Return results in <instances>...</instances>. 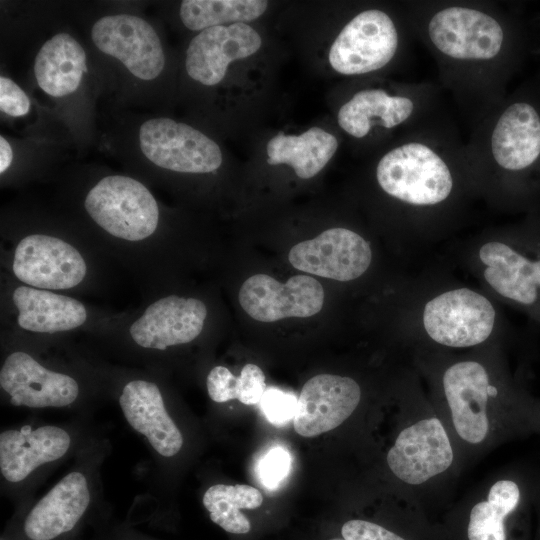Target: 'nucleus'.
<instances>
[{
    "instance_id": "f257e3e1",
    "label": "nucleus",
    "mask_w": 540,
    "mask_h": 540,
    "mask_svg": "<svg viewBox=\"0 0 540 540\" xmlns=\"http://www.w3.org/2000/svg\"><path fill=\"white\" fill-rule=\"evenodd\" d=\"M405 13L468 122L507 95L528 49V28L514 5L413 0Z\"/></svg>"
},
{
    "instance_id": "f03ea898",
    "label": "nucleus",
    "mask_w": 540,
    "mask_h": 540,
    "mask_svg": "<svg viewBox=\"0 0 540 540\" xmlns=\"http://www.w3.org/2000/svg\"><path fill=\"white\" fill-rule=\"evenodd\" d=\"M474 181L518 206L540 199V80L528 82L469 122Z\"/></svg>"
},
{
    "instance_id": "7ed1b4c3",
    "label": "nucleus",
    "mask_w": 540,
    "mask_h": 540,
    "mask_svg": "<svg viewBox=\"0 0 540 540\" xmlns=\"http://www.w3.org/2000/svg\"><path fill=\"white\" fill-rule=\"evenodd\" d=\"M102 431L91 416L68 422L31 421L0 432V486L19 508L33 499L38 486L62 463L75 458Z\"/></svg>"
},
{
    "instance_id": "20e7f679",
    "label": "nucleus",
    "mask_w": 540,
    "mask_h": 540,
    "mask_svg": "<svg viewBox=\"0 0 540 540\" xmlns=\"http://www.w3.org/2000/svg\"><path fill=\"white\" fill-rule=\"evenodd\" d=\"M110 450V442L101 432L76 455L61 479L21 507L18 539L62 540L76 531L102 502L101 471Z\"/></svg>"
},
{
    "instance_id": "39448f33",
    "label": "nucleus",
    "mask_w": 540,
    "mask_h": 540,
    "mask_svg": "<svg viewBox=\"0 0 540 540\" xmlns=\"http://www.w3.org/2000/svg\"><path fill=\"white\" fill-rule=\"evenodd\" d=\"M441 113L439 86L413 82L394 90L382 87L360 89L339 108L337 120L349 136L361 140L375 129L390 132L403 128L406 131Z\"/></svg>"
},
{
    "instance_id": "423d86ee",
    "label": "nucleus",
    "mask_w": 540,
    "mask_h": 540,
    "mask_svg": "<svg viewBox=\"0 0 540 540\" xmlns=\"http://www.w3.org/2000/svg\"><path fill=\"white\" fill-rule=\"evenodd\" d=\"M408 36L414 37L410 23L401 26L385 10L364 9L339 32L329 50V63L346 76L380 71L397 60L407 46Z\"/></svg>"
},
{
    "instance_id": "0eeeda50",
    "label": "nucleus",
    "mask_w": 540,
    "mask_h": 540,
    "mask_svg": "<svg viewBox=\"0 0 540 540\" xmlns=\"http://www.w3.org/2000/svg\"><path fill=\"white\" fill-rule=\"evenodd\" d=\"M117 403L127 425L145 443L152 459V485L181 455L185 436L157 382L134 378L126 381Z\"/></svg>"
},
{
    "instance_id": "6e6552de",
    "label": "nucleus",
    "mask_w": 540,
    "mask_h": 540,
    "mask_svg": "<svg viewBox=\"0 0 540 540\" xmlns=\"http://www.w3.org/2000/svg\"><path fill=\"white\" fill-rule=\"evenodd\" d=\"M517 247L489 241L479 249L484 278L503 298L540 320V218L532 217L520 232Z\"/></svg>"
},
{
    "instance_id": "1a4fd4ad",
    "label": "nucleus",
    "mask_w": 540,
    "mask_h": 540,
    "mask_svg": "<svg viewBox=\"0 0 540 540\" xmlns=\"http://www.w3.org/2000/svg\"><path fill=\"white\" fill-rule=\"evenodd\" d=\"M0 387L13 407L74 410L77 416L92 415L74 376L45 366L23 350L12 351L4 359Z\"/></svg>"
},
{
    "instance_id": "9d476101",
    "label": "nucleus",
    "mask_w": 540,
    "mask_h": 540,
    "mask_svg": "<svg viewBox=\"0 0 540 540\" xmlns=\"http://www.w3.org/2000/svg\"><path fill=\"white\" fill-rule=\"evenodd\" d=\"M84 207L92 220L110 235L140 241L151 236L159 221L154 196L140 181L123 175L99 180L87 193Z\"/></svg>"
},
{
    "instance_id": "9b49d317",
    "label": "nucleus",
    "mask_w": 540,
    "mask_h": 540,
    "mask_svg": "<svg viewBox=\"0 0 540 540\" xmlns=\"http://www.w3.org/2000/svg\"><path fill=\"white\" fill-rule=\"evenodd\" d=\"M139 145L156 166L181 173H210L222 164L215 141L201 131L173 119L158 117L139 128Z\"/></svg>"
},
{
    "instance_id": "f8f14e48",
    "label": "nucleus",
    "mask_w": 540,
    "mask_h": 540,
    "mask_svg": "<svg viewBox=\"0 0 540 540\" xmlns=\"http://www.w3.org/2000/svg\"><path fill=\"white\" fill-rule=\"evenodd\" d=\"M495 317V309L485 296L469 288H458L429 300L422 320L432 340L463 348L484 342L493 331Z\"/></svg>"
},
{
    "instance_id": "ddd939ff",
    "label": "nucleus",
    "mask_w": 540,
    "mask_h": 540,
    "mask_svg": "<svg viewBox=\"0 0 540 540\" xmlns=\"http://www.w3.org/2000/svg\"><path fill=\"white\" fill-rule=\"evenodd\" d=\"M91 39L102 53L119 60L136 78L153 80L164 69L160 38L143 18L130 14L101 17L91 28Z\"/></svg>"
},
{
    "instance_id": "4468645a",
    "label": "nucleus",
    "mask_w": 540,
    "mask_h": 540,
    "mask_svg": "<svg viewBox=\"0 0 540 540\" xmlns=\"http://www.w3.org/2000/svg\"><path fill=\"white\" fill-rule=\"evenodd\" d=\"M244 311L261 322L288 317H310L323 307L324 289L319 281L307 275L290 277L280 283L266 274L249 277L239 291Z\"/></svg>"
},
{
    "instance_id": "2eb2a0df",
    "label": "nucleus",
    "mask_w": 540,
    "mask_h": 540,
    "mask_svg": "<svg viewBox=\"0 0 540 540\" xmlns=\"http://www.w3.org/2000/svg\"><path fill=\"white\" fill-rule=\"evenodd\" d=\"M12 269L23 283L44 290L75 287L87 272L76 248L60 238L43 234L28 235L19 242Z\"/></svg>"
},
{
    "instance_id": "dca6fc26",
    "label": "nucleus",
    "mask_w": 540,
    "mask_h": 540,
    "mask_svg": "<svg viewBox=\"0 0 540 540\" xmlns=\"http://www.w3.org/2000/svg\"><path fill=\"white\" fill-rule=\"evenodd\" d=\"M288 259L298 270L337 281H350L366 272L372 251L362 236L337 227L294 245Z\"/></svg>"
},
{
    "instance_id": "f3484780",
    "label": "nucleus",
    "mask_w": 540,
    "mask_h": 540,
    "mask_svg": "<svg viewBox=\"0 0 540 540\" xmlns=\"http://www.w3.org/2000/svg\"><path fill=\"white\" fill-rule=\"evenodd\" d=\"M453 450L438 418H427L405 428L387 454V463L401 481L419 485L447 470Z\"/></svg>"
},
{
    "instance_id": "a211bd4d",
    "label": "nucleus",
    "mask_w": 540,
    "mask_h": 540,
    "mask_svg": "<svg viewBox=\"0 0 540 540\" xmlns=\"http://www.w3.org/2000/svg\"><path fill=\"white\" fill-rule=\"evenodd\" d=\"M206 316L207 308L201 300L170 295L150 304L132 323L129 333L139 347L165 351L196 339Z\"/></svg>"
},
{
    "instance_id": "6ab92c4d",
    "label": "nucleus",
    "mask_w": 540,
    "mask_h": 540,
    "mask_svg": "<svg viewBox=\"0 0 540 540\" xmlns=\"http://www.w3.org/2000/svg\"><path fill=\"white\" fill-rule=\"evenodd\" d=\"M261 44L258 32L246 23L202 30L187 48V74L203 85H216L223 80L231 62L253 55Z\"/></svg>"
},
{
    "instance_id": "aec40b11",
    "label": "nucleus",
    "mask_w": 540,
    "mask_h": 540,
    "mask_svg": "<svg viewBox=\"0 0 540 540\" xmlns=\"http://www.w3.org/2000/svg\"><path fill=\"white\" fill-rule=\"evenodd\" d=\"M360 397V386L352 378L332 374L312 377L298 398L295 431L314 437L338 427L357 408Z\"/></svg>"
},
{
    "instance_id": "412c9836",
    "label": "nucleus",
    "mask_w": 540,
    "mask_h": 540,
    "mask_svg": "<svg viewBox=\"0 0 540 540\" xmlns=\"http://www.w3.org/2000/svg\"><path fill=\"white\" fill-rule=\"evenodd\" d=\"M488 386L487 371L475 361L455 363L443 376L454 428L463 440L471 444L482 442L488 434Z\"/></svg>"
},
{
    "instance_id": "4be33fe9",
    "label": "nucleus",
    "mask_w": 540,
    "mask_h": 540,
    "mask_svg": "<svg viewBox=\"0 0 540 540\" xmlns=\"http://www.w3.org/2000/svg\"><path fill=\"white\" fill-rule=\"evenodd\" d=\"M12 300L18 325L36 333H56L75 329L86 321L84 305L69 296L31 286H19Z\"/></svg>"
},
{
    "instance_id": "5701e85b",
    "label": "nucleus",
    "mask_w": 540,
    "mask_h": 540,
    "mask_svg": "<svg viewBox=\"0 0 540 540\" xmlns=\"http://www.w3.org/2000/svg\"><path fill=\"white\" fill-rule=\"evenodd\" d=\"M86 70V53L68 33H59L48 39L35 57L37 84L52 97H64L75 92Z\"/></svg>"
},
{
    "instance_id": "b1692460",
    "label": "nucleus",
    "mask_w": 540,
    "mask_h": 540,
    "mask_svg": "<svg viewBox=\"0 0 540 540\" xmlns=\"http://www.w3.org/2000/svg\"><path fill=\"white\" fill-rule=\"evenodd\" d=\"M337 148L336 137L319 127H312L298 136L280 132L267 143V162L270 165L288 164L299 178L309 179L325 167Z\"/></svg>"
},
{
    "instance_id": "393cba45",
    "label": "nucleus",
    "mask_w": 540,
    "mask_h": 540,
    "mask_svg": "<svg viewBox=\"0 0 540 540\" xmlns=\"http://www.w3.org/2000/svg\"><path fill=\"white\" fill-rule=\"evenodd\" d=\"M262 502L261 492L244 484H214L205 490L202 497L211 521L232 534H246L250 531L251 524L241 510L256 509Z\"/></svg>"
},
{
    "instance_id": "a878e982",
    "label": "nucleus",
    "mask_w": 540,
    "mask_h": 540,
    "mask_svg": "<svg viewBox=\"0 0 540 540\" xmlns=\"http://www.w3.org/2000/svg\"><path fill=\"white\" fill-rule=\"evenodd\" d=\"M521 488L511 479L498 480L489 490L488 500L470 512L469 540H506L504 520L521 502Z\"/></svg>"
},
{
    "instance_id": "bb28decb",
    "label": "nucleus",
    "mask_w": 540,
    "mask_h": 540,
    "mask_svg": "<svg viewBox=\"0 0 540 540\" xmlns=\"http://www.w3.org/2000/svg\"><path fill=\"white\" fill-rule=\"evenodd\" d=\"M267 6L268 2L262 0H184L179 14L186 28L202 31L253 21L265 12Z\"/></svg>"
},
{
    "instance_id": "cd10ccee",
    "label": "nucleus",
    "mask_w": 540,
    "mask_h": 540,
    "mask_svg": "<svg viewBox=\"0 0 540 540\" xmlns=\"http://www.w3.org/2000/svg\"><path fill=\"white\" fill-rule=\"evenodd\" d=\"M292 467V456L287 448L275 445L259 458L256 474L259 482L269 490H275L287 478Z\"/></svg>"
},
{
    "instance_id": "c85d7f7f",
    "label": "nucleus",
    "mask_w": 540,
    "mask_h": 540,
    "mask_svg": "<svg viewBox=\"0 0 540 540\" xmlns=\"http://www.w3.org/2000/svg\"><path fill=\"white\" fill-rule=\"evenodd\" d=\"M297 403L295 394L275 387L266 389L259 402L262 413L274 425H283L294 419Z\"/></svg>"
},
{
    "instance_id": "c756f323",
    "label": "nucleus",
    "mask_w": 540,
    "mask_h": 540,
    "mask_svg": "<svg viewBox=\"0 0 540 540\" xmlns=\"http://www.w3.org/2000/svg\"><path fill=\"white\" fill-rule=\"evenodd\" d=\"M238 377L239 391L237 400L245 405L259 403L267 389L265 375L261 368L255 364H246Z\"/></svg>"
},
{
    "instance_id": "7c9ffc66",
    "label": "nucleus",
    "mask_w": 540,
    "mask_h": 540,
    "mask_svg": "<svg viewBox=\"0 0 540 540\" xmlns=\"http://www.w3.org/2000/svg\"><path fill=\"white\" fill-rule=\"evenodd\" d=\"M0 109L12 117L28 114L30 100L26 93L10 78L0 77Z\"/></svg>"
},
{
    "instance_id": "2f4dec72",
    "label": "nucleus",
    "mask_w": 540,
    "mask_h": 540,
    "mask_svg": "<svg viewBox=\"0 0 540 540\" xmlns=\"http://www.w3.org/2000/svg\"><path fill=\"white\" fill-rule=\"evenodd\" d=\"M341 533L344 540H405L378 524L360 519L347 521Z\"/></svg>"
},
{
    "instance_id": "473e14b6",
    "label": "nucleus",
    "mask_w": 540,
    "mask_h": 540,
    "mask_svg": "<svg viewBox=\"0 0 540 540\" xmlns=\"http://www.w3.org/2000/svg\"><path fill=\"white\" fill-rule=\"evenodd\" d=\"M13 158L12 148L9 142L3 137H0V173H4L11 165Z\"/></svg>"
},
{
    "instance_id": "72a5a7b5",
    "label": "nucleus",
    "mask_w": 540,
    "mask_h": 540,
    "mask_svg": "<svg viewBox=\"0 0 540 540\" xmlns=\"http://www.w3.org/2000/svg\"><path fill=\"white\" fill-rule=\"evenodd\" d=\"M487 392H488V395L491 396V397H494L498 394V390L495 386L493 385H490L488 386V389H487Z\"/></svg>"
},
{
    "instance_id": "f704fd0d",
    "label": "nucleus",
    "mask_w": 540,
    "mask_h": 540,
    "mask_svg": "<svg viewBox=\"0 0 540 540\" xmlns=\"http://www.w3.org/2000/svg\"><path fill=\"white\" fill-rule=\"evenodd\" d=\"M331 540H344V539H338V538H335V539H331Z\"/></svg>"
},
{
    "instance_id": "c9c22d12",
    "label": "nucleus",
    "mask_w": 540,
    "mask_h": 540,
    "mask_svg": "<svg viewBox=\"0 0 540 540\" xmlns=\"http://www.w3.org/2000/svg\"><path fill=\"white\" fill-rule=\"evenodd\" d=\"M538 79L540 80V77Z\"/></svg>"
}]
</instances>
